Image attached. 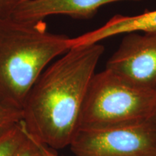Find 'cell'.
I'll return each mask as SVG.
<instances>
[{"label": "cell", "mask_w": 156, "mask_h": 156, "mask_svg": "<svg viewBox=\"0 0 156 156\" xmlns=\"http://www.w3.org/2000/svg\"><path fill=\"white\" fill-rule=\"evenodd\" d=\"M104 49L99 44L71 48L41 73L22 108L23 125L38 141L53 150L70 145Z\"/></svg>", "instance_id": "cell-1"}, {"label": "cell", "mask_w": 156, "mask_h": 156, "mask_svg": "<svg viewBox=\"0 0 156 156\" xmlns=\"http://www.w3.org/2000/svg\"><path fill=\"white\" fill-rule=\"evenodd\" d=\"M69 39L48 32L44 20H0V101L22 111L48 64L69 49Z\"/></svg>", "instance_id": "cell-2"}, {"label": "cell", "mask_w": 156, "mask_h": 156, "mask_svg": "<svg viewBox=\"0 0 156 156\" xmlns=\"http://www.w3.org/2000/svg\"><path fill=\"white\" fill-rule=\"evenodd\" d=\"M155 90L138 87L105 69L95 73L87 89L79 129H96L149 120Z\"/></svg>", "instance_id": "cell-3"}, {"label": "cell", "mask_w": 156, "mask_h": 156, "mask_svg": "<svg viewBox=\"0 0 156 156\" xmlns=\"http://www.w3.org/2000/svg\"><path fill=\"white\" fill-rule=\"evenodd\" d=\"M69 147L75 156H156V129L149 119L79 129Z\"/></svg>", "instance_id": "cell-4"}, {"label": "cell", "mask_w": 156, "mask_h": 156, "mask_svg": "<svg viewBox=\"0 0 156 156\" xmlns=\"http://www.w3.org/2000/svg\"><path fill=\"white\" fill-rule=\"evenodd\" d=\"M106 69L138 87L156 89V31L126 34Z\"/></svg>", "instance_id": "cell-5"}, {"label": "cell", "mask_w": 156, "mask_h": 156, "mask_svg": "<svg viewBox=\"0 0 156 156\" xmlns=\"http://www.w3.org/2000/svg\"><path fill=\"white\" fill-rule=\"evenodd\" d=\"M123 0H28L20 6L12 18L20 21L44 20L54 15L89 18L103 5Z\"/></svg>", "instance_id": "cell-6"}, {"label": "cell", "mask_w": 156, "mask_h": 156, "mask_svg": "<svg viewBox=\"0 0 156 156\" xmlns=\"http://www.w3.org/2000/svg\"><path fill=\"white\" fill-rule=\"evenodd\" d=\"M156 31V10L134 16L115 15L106 24L76 38L69 39V48L98 44L101 41L119 34Z\"/></svg>", "instance_id": "cell-7"}, {"label": "cell", "mask_w": 156, "mask_h": 156, "mask_svg": "<svg viewBox=\"0 0 156 156\" xmlns=\"http://www.w3.org/2000/svg\"><path fill=\"white\" fill-rule=\"evenodd\" d=\"M23 121V112L0 101V137L20 125Z\"/></svg>", "instance_id": "cell-8"}, {"label": "cell", "mask_w": 156, "mask_h": 156, "mask_svg": "<svg viewBox=\"0 0 156 156\" xmlns=\"http://www.w3.org/2000/svg\"><path fill=\"white\" fill-rule=\"evenodd\" d=\"M21 123V122H20ZM25 133L20 124L8 133L0 137V156H12L25 139Z\"/></svg>", "instance_id": "cell-9"}, {"label": "cell", "mask_w": 156, "mask_h": 156, "mask_svg": "<svg viewBox=\"0 0 156 156\" xmlns=\"http://www.w3.org/2000/svg\"><path fill=\"white\" fill-rule=\"evenodd\" d=\"M20 124L25 135V139L12 156H43L33 136L28 133L22 122Z\"/></svg>", "instance_id": "cell-10"}, {"label": "cell", "mask_w": 156, "mask_h": 156, "mask_svg": "<svg viewBox=\"0 0 156 156\" xmlns=\"http://www.w3.org/2000/svg\"><path fill=\"white\" fill-rule=\"evenodd\" d=\"M28 0H0V20L12 18L20 6Z\"/></svg>", "instance_id": "cell-11"}, {"label": "cell", "mask_w": 156, "mask_h": 156, "mask_svg": "<svg viewBox=\"0 0 156 156\" xmlns=\"http://www.w3.org/2000/svg\"><path fill=\"white\" fill-rule=\"evenodd\" d=\"M33 138H34L35 142H36V143L37 144V145H38V148L40 149V151H41V154L43 156H58V155H56V154L55 153V152L54 151L53 149H51V148L47 147L46 145L42 144L41 142L38 141V140H37L36 138H34V136H33Z\"/></svg>", "instance_id": "cell-12"}, {"label": "cell", "mask_w": 156, "mask_h": 156, "mask_svg": "<svg viewBox=\"0 0 156 156\" xmlns=\"http://www.w3.org/2000/svg\"><path fill=\"white\" fill-rule=\"evenodd\" d=\"M150 120L153 123V124L156 129V89L155 90V103H154L153 110L152 112L151 116L150 118Z\"/></svg>", "instance_id": "cell-13"}]
</instances>
